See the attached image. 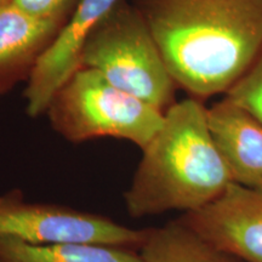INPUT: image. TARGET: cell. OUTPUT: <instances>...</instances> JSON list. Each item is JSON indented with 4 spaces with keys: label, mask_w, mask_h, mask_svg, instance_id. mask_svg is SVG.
<instances>
[{
    "label": "cell",
    "mask_w": 262,
    "mask_h": 262,
    "mask_svg": "<svg viewBox=\"0 0 262 262\" xmlns=\"http://www.w3.org/2000/svg\"><path fill=\"white\" fill-rule=\"evenodd\" d=\"M119 0H80L56 38L41 55L28 77L26 111L37 118L47 113L52 97L80 68V52L93 29Z\"/></svg>",
    "instance_id": "52a82bcc"
},
{
    "label": "cell",
    "mask_w": 262,
    "mask_h": 262,
    "mask_svg": "<svg viewBox=\"0 0 262 262\" xmlns=\"http://www.w3.org/2000/svg\"><path fill=\"white\" fill-rule=\"evenodd\" d=\"M0 262H143L126 247L101 244H33L0 234Z\"/></svg>",
    "instance_id": "8fae6325"
},
{
    "label": "cell",
    "mask_w": 262,
    "mask_h": 262,
    "mask_svg": "<svg viewBox=\"0 0 262 262\" xmlns=\"http://www.w3.org/2000/svg\"><path fill=\"white\" fill-rule=\"evenodd\" d=\"M12 2H14V0H0V8H3V6H6V5L11 4Z\"/></svg>",
    "instance_id": "5bb4252c"
},
{
    "label": "cell",
    "mask_w": 262,
    "mask_h": 262,
    "mask_svg": "<svg viewBox=\"0 0 262 262\" xmlns=\"http://www.w3.org/2000/svg\"><path fill=\"white\" fill-rule=\"evenodd\" d=\"M208 124L232 181L262 189V122L227 98L208 108Z\"/></svg>",
    "instance_id": "ba28073f"
},
{
    "label": "cell",
    "mask_w": 262,
    "mask_h": 262,
    "mask_svg": "<svg viewBox=\"0 0 262 262\" xmlns=\"http://www.w3.org/2000/svg\"><path fill=\"white\" fill-rule=\"evenodd\" d=\"M47 114L54 130L71 142L114 137L143 149L165 113L118 89L98 72L80 67L55 94Z\"/></svg>",
    "instance_id": "277c9868"
},
{
    "label": "cell",
    "mask_w": 262,
    "mask_h": 262,
    "mask_svg": "<svg viewBox=\"0 0 262 262\" xmlns=\"http://www.w3.org/2000/svg\"><path fill=\"white\" fill-rule=\"evenodd\" d=\"M143 156L124 199L133 217L204 208L233 183L202 100L176 101Z\"/></svg>",
    "instance_id": "7a4b0ae2"
},
{
    "label": "cell",
    "mask_w": 262,
    "mask_h": 262,
    "mask_svg": "<svg viewBox=\"0 0 262 262\" xmlns=\"http://www.w3.org/2000/svg\"><path fill=\"white\" fill-rule=\"evenodd\" d=\"M139 249L143 262H244L206 242L180 220L147 229Z\"/></svg>",
    "instance_id": "30bf717a"
},
{
    "label": "cell",
    "mask_w": 262,
    "mask_h": 262,
    "mask_svg": "<svg viewBox=\"0 0 262 262\" xmlns=\"http://www.w3.org/2000/svg\"><path fill=\"white\" fill-rule=\"evenodd\" d=\"M178 88L225 96L262 54V0H131Z\"/></svg>",
    "instance_id": "6da1fadb"
},
{
    "label": "cell",
    "mask_w": 262,
    "mask_h": 262,
    "mask_svg": "<svg viewBox=\"0 0 262 262\" xmlns=\"http://www.w3.org/2000/svg\"><path fill=\"white\" fill-rule=\"evenodd\" d=\"M79 2L80 0H14L12 4L34 17L63 26Z\"/></svg>",
    "instance_id": "4fadbf2b"
},
{
    "label": "cell",
    "mask_w": 262,
    "mask_h": 262,
    "mask_svg": "<svg viewBox=\"0 0 262 262\" xmlns=\"http://www.w3.org/2000/svg\"><path fill=\"white\" fill-rule=\"evenodd\" d=\"M224 97L248 110L262 122V54L251 70Z\"/></svg>",
    "instance_id": "7c38bea8"
},
{
    "label": "cell",
    "mask_w": 262,
    "mask_h": 262,
    "mask_svg": "<svg viewBox=\"0 0 262 262\" xmlns=\"http://www.w3.org/2000/svg\"><path fill=\"white\" fill-rule=\"evenodd\" d=\"M179 220L244 262H262V189L233 182L216 201Z\"/></svg>",
    "instance_id": "8992f818"
},
{
    "label": "cell",
    "mask_w": 262,
    "mask_h": 262,
    "mask_svg": "<svg viewBox=\"0 0 262 262\" xmlns=\"http://www.w3.org/2000/svg\"><path fill=\"white\" fill-rule=\"evenodd\" d=\"M62 28L27 14L15 4L0 8V96L31 74Z\"/></svg>",
    "instance_id": "9c48e42d"
},
{
    "label": "cell",
    "mask_w": 262,
    "mask_h": 262,
    "mask_svg": "<svg viewBox=\"0 0 262 262\" xmlns=\"http://www.w3.org/2000/svg\"><path fill=\"white\" fill-rule=\"evenodd\" d=\"M79 63L164 113L176 102L178 85L145 18L129 0H119L93 29Z\"/></svg>",
    "instance_id": "3957f363"
},
{
    "label": "cell",
    "mask_w": 262,
    "mask_h": 262,
    "mask_svg": "<svg viewBox=\"0 0 262 262\" xmlns=\"http://www.w3.org/2000/svg\"><path fill=\"white\" fill-rule=\"evenodd\" d=\"M0 234L33 244L80 243L140 248L147 229H133L103 216L64 206L29 203L14 192L0 196Z\"/></svg>",
    "instance_id": "5b68a950"
}]
</instances>
